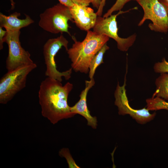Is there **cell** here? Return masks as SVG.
<instances>
[{
    "mask_svg": "<svg viewBox=\"0 0 168 168\" xmlns=\"http://www.w3.org/2000/svg\"><path fill=\"white\" fill-rule=\"evenodd\" d=\"M59 154L61 156L65 158L69 168H80L75 163L68 148H63L61 149L59 152Z\"/></svg>",
    "mask_w": 168,
    "mask_h": 168,
    "instance_id": "16",
    "label": "cell"
},
{
    "mask_svg": "<svg viewBox=\"0 0 168 168\" xmlns=\"http://www.w3.org/2000/svg\"><path fill=\"white\" fill-rule=\"evenodd\" d=\"M109 49L105 43L99 51L91 60L89 68V77L90 79L93 77L97 68L101 63H103V57L106 51Z\"/></svg>",
    "mask_w": 168,
    "mask_h": 168,
    "instance_id": "14",
    "label": "cell"
},
{
    "mask_svg": "<svg viewBox=\"0 0 168 168\" xmlns=\"http://www.w3.org/2000/svg\"><path fill=\"white\" fill-rule=\"evenodd\" d=\"M165 8L168 14V0H158Z\"/></svg>",
    "mask_w": 168,
    "mask_h": 168,
    "instance_id": "24",
    "label": "cell"
},
{
    "mask_svg": "<svg viewBox=\"0 0 168 168\" xmlns=\"http://www.w3.org/2000/svg\"><path fill=\"white\" fill-rule=\"evenodd\" d=\"M74 4L88 7L92 3L93 0H71Z\"/></svg>",
    "mask_w": 168,
    "mask_h": 168,
    "instance_id": "19",
    "label": "cell"
},
{
    "mask_svg": "<svg viewBox=\"0 0 168 168\" xmlns=\"http://www.w3.org/2000/svg\"><path fill=\"white\" fill-rule=\"evenodd\" d=\"M153 68L156 72L168 73V62L163 58L161 62L155 63Z\"/></svg>",
    "mask_w": 168,
    "mask_h": 168,
    "instance_id": "18",
    "label": "cell"
},
{
    "mask_svg": "<svg viewBox=\"0 0 168 168\" xmlns=\"http://www.w3.org/2000/svg\"><path fill=\"white\" fill-rule=\"evenodd\" d=\"M156 90L153 97H157L168 100V73H161L155 81Z\"/></svg>",
    "mask_w": 168,
    "mask_h": 168,
    "instance_id": "13",
    "label": "cell"
},
{
    "mask_svg": "<svg viewBox=\"0 0 168 168\" xmlns=\"http://www.w3.org/2000/svg\"><path fill=\"white\" fill-rule=\"evenodd\" d=\"M147 109L149 110H166L168 111V102L161 98L153 97L147 99Z\"/></svg>",
    "mask_w": 168,
    "mask_h": 168,
    "instance_id": "15",
    "label": "cell"
},
{
    "mask_svg": "<svg viewBox=\"0 0 168 168\" xmlns=\"http://www.w3.org/2000/svg\"><path fill=\"white\" fill-rule=\"evenodd\" d=\"M126 12L119 11L117 14L106 18L98 16L93 28V31L96 33L106 35L114 40L117 43L118 49L123 52L127 51L133 45L137 37L136 34H134L126 38H122L118 34L117 16Z\"/></svg>",
    "mask_w": 168,
    "mask_h": 168,
    "instance_id": "8",
    "label": "cell"
},
{
    "mask_svg": "<svg viewBox=\"0 0 168 168\" xmlns=\"http://www.w3.org/2000/svg\"><path fill=\"white\" fill-rule=\"evenodd\" d=\"M69 8L73 22L79 28L87 31L93 28L97 15L92 8L75 4Z\"/></svg>",
    "mask_w": 168,
    "mask_h": 168,
    "instance_id": "10",
    "label": "cell"
},
{
    "mask_svg": "<svg viewBox=\"0 0 168 168\" xmlns=\"http://www.w3.org/2000/svg\"><path fill=\"white\" fill-rule=\"evenodd\" d=\"M20 30L7 31L4 42L8 46V53L6 67L8 72L34 63L30 55L21 46L19 37Z\"/></svg>",
    "mask_w": 168,
    "mask_h": 168,
    "instance_id": "7",
    "label": "cell"
},
{
    "mask_svg": "<svg viewBox=\"0 0 168 168\" xmlns=\"http://www.w3.org/2000/svg\"><path fill=\"white\" fill-rule=\"evenodd\" d=\"M136 1L142 8L144 14L138 24L142 25L145 21L149 20L152 23L148 25L152 31L163 33L168 31V14L163 6L158 0H137Z\"/></svg>",
    "mask_w": 168,
    "mask_h": 168,
    "instance_id": "6",
    "label": "cell"
},
{
    "mask_svg": "<svg viewBox=\"0 0 168 168\" xmlns=\"http://www.w3.org/2000/svg\"><path fill=\"white\" fill-rule=\"evenodd\" d=\"M40 17L39 25L44 30L54 34L66 32L70 35L68 21H73L69 7L59 2L46 9Z\"/></svg>",
    "mask_w": 168,
    "mask_h": 168,
    "instance_id": "4",
    "label": "cell"
},
{
    "mask_svg": "<svg viewBox=\"0 0 168 168\" xmlns=\"http://www.w3.org/2000/svg\"><path fill=\"white\" fill-rule=\"evenodd\" d=\"M95 84L94 78L90 79L89 81H85V87L81 93L79 100L74 106L70 107V110L74 115L78 114L83 116L87 120L88 125L96 129L97 122L96 118L90 114L86 103L88 92Z\"/></svg>",
    "mask_w": 168,
    "mask_h": 168,
    "instance_id": "11",
    "label": "cell"
},
{
    "mask_svg": "<svg viewBox=\"0 0 168 168\" xmlns=\"http://www.w3.org/2000/svg\"><path fill=\"white\" fill-rule=\"evenodd\" d=\"M25 15V18L21 19L18 18L21 15L19 12H15L8 16L0 13V26L4 28L7 31L20 30L34 22L29 15Z\"/></svg>",
    "mask_w": 168,
    "mask_h": 168,
    "instance_id": "12",
    "label": "cell"
},
{
    "mask_svg": "<svg viewBox=\"0 0 168 168\" xmlns=\"http://www.w3.org/2000/svg\"><path fill=\"white\" fill-rule=\"evenodd\" d=\"M123 85L120 86L117 84L114 95L115 105L118 107L119 115L129 114L138 123L143 124L153 120L156 113H150L148 109L145 108L137 110L134 109L129 105L125 89L126 79Z\"/></svg>",
    "mask_w": 168,
    "mask_h": 168,
    "instance_id": "9",
    "label": "cell"
},
{
    "mask_svg": "<svg viewBox=\"0 0 168 168\" xmlns=\"http://www.w3.org/2000/svg\"><path fill=\"white\" fill-rule=\"evenodd\" d=\"M7 33L6 30L2 29V27L0 26V49L3 48V44L4 42V37Z\"/></svg>",
    "mask_w": 168,
    "mask_h": 168,
    "instance_id": "20",
    "label": "cell"
},
{
    "mask_svg": "<svg viewBox=\"0 0 168 168\" xmlns=\"http://www.w3.org/2000/svg\"><path fill=\"white\" fill-rule=\"evenodd\" d=\"M132 0L136 1L137 0H116L114 4L104 15L103 17H107L111 15L114 12L121 11L126 4Z\"/></svg>",
    "mask_w": 168,
    "mask_h": 168,
    "instance_id": "17",
    "label": "cell"
},
{
    "mask_svg": "<svg viewBox=\"0 0 168 168\" xmlns=\"http://www.w3.org/2000/svg\"><path fill=\"white\" fill-rule=\"evenodd\" d=\"M84 39L77 41L73 36L74 43L67 51L72 63V68L76 72L87 73L91 62L97 53L109 40L108 36L89 30Z\"/></svg>",
    "mask_w": 168,
    "mask_h": 168,
    "instance_id": "2",
    "label": "cell"
},
{
    "mask_svg": "<svg viewBox=\"0 0 168 168\" xmlns=\"http://www.w3.org/2000/svg\"><path fill=\"white\" fill-rule=\"evenodd\" d=\"M68 41L62 35L55 38L48 40L43 46V53L46 66L45 75L47 77L56 79L61 82L63 77L66 80L71 77L72 68L60 72L57 68L55 56L57 52L64 47L66 51L68 49Z\"/></svg>",
    "mask_w": 168,
    "mask_h": 168,
    "instance_id": "5",
    "label": "cell"
},
{
    "mask_svg": "<svg viewBox=\"0 0 168 168\" xmlns=\"http://www.w3.org/2000/svg\"><path fill=\"white\" fill-rule=\"evenodd\" d=\"M102 0H93L92 4L93 7L98 9L100 6Z\"/></svg>",
    "mask_w": 168,
    "mask_h": 168,
    "instance_id": "23",
    "label": "cell"
},
{
    "mask_svg": "<svg viewBox=\"0 0 168 168\" xmlns=\"http://www.w3.org/2000/svg\"><path fill=\"white\" fill-rule=\"evenodd\" d=\"M37 67L35 63L26 65L4 74L0 80V103L6 104L26 86L28 75Z\"/></svg>",
    "mask_w": 168,
    "mask_h": 168,
    "instance_id": "3",
    "label": "cell"
},
{
    "mask_svg": "<svg viewBox=\"0 0 168 168\" xmlns=\"http://www.w3.org/2000/svg\"><path fill=\"white\" fill-rule=\"evenodd\" d=\"M73 85L47 77L43 81L38 92L39 103L42 115L53 124L73 116L68 104V99Z\"/></svg>",
    "mask_w": 168,
    "mask_h": 168,
    "instance_id": "1",
    "label": "cell"
},
{
    "mask_svg": "<svg viewBox=\"0 0 168 168\" xmlns=\"http://www.w3.org/2000/svg\"><path fill=\"white\" fill-rule=\"evenodd\" d=\"M11 2V10L14 9L15 8V3L13 0H10Z\"/></svg>",
    "mask_w": 168,
    "mask_h": 168,
    "instance_id": "25",
    "label": "cell"
},
{
    "mask_svg": "<svg viewBox=\"0 0 168 168\" xmlns=\"http://www.w3.org/2000/svg\"><path fill=\"white\" fill-rule=\"evenodd\" d=\"M105 1L106 0H102L100 6L96 12V14L98 16H101L102 15L103 8L105 4Z\"/></svg>",
    "mask_w": 168,
    "mask_h": 168,
    "instance_id": "21",
    "label": "cell"
},
{
    "mask_svg": "<svg viewBox=\"0 0 168 168\" xmlns=\"http://www.w3.org/2000/svg\"><path fill=\"white\" fill-rule=\"evenodd\" d=\"M59 2L68 7H70L74 5L71 0H58Z\"/></svg>",
    "mask_w": 168,
    "mask_h": 168,
    "instance_id": "22",
    "label": "cell"
}]
</instances>
